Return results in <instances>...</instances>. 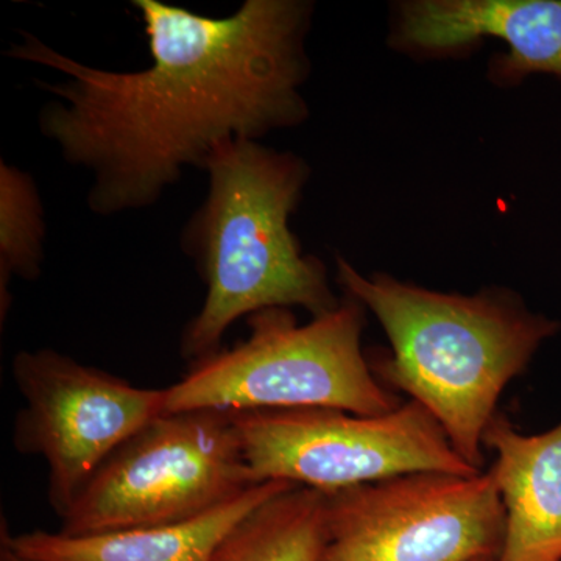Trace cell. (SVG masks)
Listing matches in <instances>:
<instances>
[{
    "label": "cell",
    "mask_w": 561,
    "mask_h": 561,
    "mask_svg": "<svg viewBox=\"0 0 561 561\" xmlns=\"http://www.w3.org/2000/svg\"><path fill=\"white\" fill-rule=\"evenodd\" d=\"M256 485L234 415L162 413L117 449L61 516V534L186 522Z\"/></svg>",
    "instance_id": "5b68a950"
},
{
    "label": "cell",
    "mask_w": 561,
    "mask_h": 561,
    "mask_svg": "<svg viewBox=\"0 0 561 561\" xmlns=\"http://www.w3.org/2000/svg\"><path fill=\"white\" fill-rule=\"evenodd\" d=\"M479 561H490V560H479Z\"/></svg>",
    "instance_id": "9a60e30c"
},
{
    "label": "cell",
    "mask_w": 561,
    "mask_h": 561,
    "mask_svg": "<svg viewBox=\"0 0 561 561\" xmlns=\"http://www.w3.org/2000/svg\"><path fill=\"white\" fill-rule=\"evenodd\" d=\"M2 560L3 561H35L28 559H22V557L14 556V553L2 551Z\"/></svg>",
    "instance_id": "5bb4252c"
},
{
    "label": "cell",
    "mask_w": 561,
    "mask_h": 561,
    "mask_svg": "<svg viewBox=\"0 0 561 561\" xmlns=\"http://www.w3.org/2000/svg\"><path fill=\"white\" fill-rule=\"evenodd\" d=\"M251 482L323 494L413 472H482L461 459L438 421L409 400L383 415L337 409L232 412Z\"/></svg>",
    "instance_id": "8992f818"
},
{
    "label": "cell",
    "mask_w": 561,
    "mask_h": 561,
    "mask_svg": "<svg viewBox=\"0 0 561 561\" xmlns=\"http://www.w3.org/2000/svg\"><path fill=\"white\" fill-rule=\"evenodd\" d=\"M291 483H256L241 496L186 522L65 535L61 531L3 534L2 551L35 561H213L225 538L251 512Z\"/></svg>",
    "instance_id": "30bf717a"
},
{
    "label": "cell",
    "mask_w": 561,
    "mask_h": 561,
    "mask_svg": "<svg viewBox=\"0 0 561 561\" xmlns=\"http://www.w3.org/2000/svg\"><path fill=\"white\" fill-rule=\"evenodd\" d=\"M13 376L25 400L14 446L47 461L60 518L102 465L164 413L165 389H140L54 350L21 351Z\"/></svg>",
    "instance_id": "ba28073f"
},
{
    "label": "cell",
    "mask_w": 561,
    "mask_h": 561,
    "mask_svg": "<svg viewBox=\"0 0 561 561\" xmlns=\"http://www.w3.org/2000/svg\"><path fill=\"white\" fill-rule=\"evenodd\" d=\"M483 448L496 453L490 474L505 513L496 561H561V423L527 435L496 415Z\"/></svg>",
    "instance_id": "8fae6325"
},
{
    "label": "cell",
    "mask_w": 561,
    "mask_h": 561,
    "mask_svg": "<svg viewBox=\"0 0 561 561\" xmlns=\"http://www.w3.org/2000/svg\"><path fill=\"white\" fill-rule=\"evenodd\" d=\"M133 5L146 25L149 68H94L25 32L7 50L60 73L57 83L36 80L54 95L39 131L90 173L88 208L102 217L150 208L224 140H260L308 117L311 3L245 0L225 18L160 0Z\"/></svg>",
    "instance_id": "6da1fadb"
},
{
    "label": "cell",
    "mask_w": 561,
    "mask_h": 561,
    "mask_svg": "<svg viewBox=\"0 0 561 561\" xmlns=\"http://www.w3.org/2000/svg\"><path fill=\"white\" fill-rule=\"evenodd\" d=\"M247 319L245 341L191 364L165 389L164 413L337 409L383 415L402 404L362 351L365 308L350 295L308 324L283 308Z\"/></svg>",
    "instance_id": "277c9868"
},
{
    "label": "cell",
    "mask_w": 561,
    "mask_h": 561,
    "mask_svg": "<svg viewBox=\"0 0 561 561\" xmlns=\"http://www.w3.org/2000/svg\"><path fill=\"white\" fill-rule=\"evenodd\" d=\"M324 535L327 496L291 486L239 523L213 561H321Z\"/></svg>",
    "instance_id": "7c38bea8"
},
{
    "label": "cell",
    "mask_w": 561,
    "mask_h": 561,
    "mask_svg": "<svg viewBox=\"0 0 561 561\" xmlns=\"http://www.w3.org/2000/svg\"><path fill=\"white\" fill-rule=\"evenodd\" d=\"M398 36L427 51L457 49L493 36L508 46L494 80L518 83L530 73L561 80V0H420L401 9Z\"/></svg>",
    "instance_id": "9c48e42d"
},
{
    "label": "cell",
    "mask_w": 561,
    "mask_h": 561,
    "mask_svg": "<svg viewBox=\"0 0 561 561\" xmlns=\"http://www.w3.org/2000/svg\"><path fill=\"white\" fill-rule=\"evenodd\" d=\"M324 496L321 561H496L504 542L490 471L413 472Z\"/></svg>",
    "instance_id": "52a82bcc"
},
{
    "label": "cell",
    "mask_w": 561,
    "mask_h": 561,
    "mask_svg": "<svg viewBox=\"0 0 561 561\" xmlns=\"http://www.w3.org/2000/svg\"><path fill=\"white\" fill-rule=\"evenodd\" d=\"M337 283L370 309L389 337L390 353L370 362L376 378L423 405L461 459L482 471L483 435L496 419L502 391L559 323L507 294L467 297L379 273L367 278L343 257Z\"/></svg>",
    "instance_id": "3957f363"
},
{
    "label": "cell",
    "mask_w": 561,
    "mask_h": 561,
    "mask_svg": "<svg viewBox=\"0 0 561 561\" xmlns=\"http://www.w3.org/2000/svg\"><path fill=\"white\" fill-rule=\"evenodd\" d=\"M202 169L208 192L180 236L206 286L181 334V356L191 364L220 351L242 317L298 306L313 319L341 305L323 262L301 253L289 227L309 176L300 157L232 138L214 147Z\"/></svg>",
    "instance_id": "7a4b0ae2"
},
{
    "label": "cell",
    "mask_w": 561,
    "mask_h": 561,
    "mask_svg": "<svg viewBox=\"0 0 561 561\" xmlns=\"http://www.w3.org/2000/svg\"><path fill=\"white\" fill-rule=\"evenodd\" d=\"M46 219L31 173L0 161V319L10 311L13 276L36 280L43 271Z\"/></svg>",
    "instance_id": "4fadbf2b"
}]
</instances>
